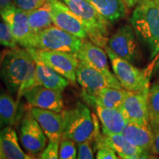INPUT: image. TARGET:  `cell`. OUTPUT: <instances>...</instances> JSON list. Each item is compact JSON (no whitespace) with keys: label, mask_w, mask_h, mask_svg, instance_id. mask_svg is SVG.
Returning a JSON list of instances; mask_svg holds the SVG:
<instances>
[{"label":"cell","mask_w":159,"mask_h":159,"mask_svg":"<svg viewBox=\"0 0 159 159\" xmlns=\"http://www.w3.org/2000/svg\"><path fill=\"white\" fill-rule=\"evenodd\" d=\"M33 58L35 61V75L26 87L25 94L29 89L37 85L63 92L70 83L68 80L52 70L36 57H33Z\"/></svg>","instance_id":"16"},{"label":"cell","mask_w":159,"mask_h":159,"mask_svg":"<svg viewBox=\"0 0 159 159\" xmlns=\"http://www.w3.org/2000/svg\"><path fill=\"white\" fill-rule=\"evenodd\" d=\"M149 120L151 130L159 125V80L150 86L148 95Z\"/></svg>","instance_id":"26"},{"label":"cell","mask_w":159,"mask_h":159,"mask_svg":"<svg viewBox=\"0 0 159 159\" xmlns=\"http://www.w3.org/2000/svg\"><path fill=\"white\" fill-rule=\"evenodd\" d=\"M24 97L31 107L62 112L63 100L61 91L37 85L29 89Z\"/></svg>","instance_id":"15"},{"label":"cell","mask_w":159,"mask_h":159,"mask_svg":"<svg viewBox=\"0 0 159 159\" xmlns=\"http://www.w3.org/2000/svg\"><path fill=\"white\" fill-rule=\"evenodd\" d=\"M51 7L52 23L63 30L83 40L88 39L86 30L76 15L60 0H47Z\"/></svg>","instance_id":"10"},{"label":"cell","mask_w":159,"mask_h":159,"mask_svg":"<svg viewBox=\"0 0 159 159\" xmlns=\"http://www.w3.org/2000/svg\"><path fill=\"white\" fill-rule=\"evenodd\" d=\"M13 4V0H0V11Z\"/></svg>","instance_id":"34"},{"label":"cell","mask_w":159,"mask_h":159,"mask_svg":"<svg viewBox=\"0 0 159 159\" xmlns=\"http://www.w3.org/2000/svg\"><path fill=\"white\" fill-rule=\"evenodd\" d=\"M148 91L149 89L135 92L130 91L123 100L119 109L128 122L150 126L148 105Z\"/></svg>","instance_id":"11"},{"label":"cell","mask_w":159,"mask_h":159,"mask_svg":"<svg viewBox=\"0 0 159 159\" xmlns=\"http://www.w3.org/2000/svg\"><path fill=\"white\" fill-rule=\"evenodd\" d=\"M2 158V150H1V145H0V159Z\"/></svg>","instance_id":"38"},{"label":"cell","mask_w":159,"mask_h":159,"mask_svg":"<svg viewBox=\"0 0 159 159\" xmlns=\"http://www.w3.org/2000/svg\"><path fill=\"white\" fill-rule=\"evenodd\" d=\"M76 77L77 82L82 87V90L91 95L97 94L104 87L117 89H123L120 84L112 82L99 71L81 61H79L77 66Z\"/></svg>","instance_id":"14"},{"label":"cell","mask_w":159,"mask_h":159,"mask_svg":"<svg viewBox=\"0 0 159 159\" xmlns=\"http://www.w3.org/2000/svg\"><path fill=\"white\" fill-rule=\"evenodd\" d=\"M153 74L155 75V77L159 80V59L158 60V61H157L156 65H155L154 66Z\"/></svg>","instance_id":"36"},{"label":"cell","mask_w":159,"mask_h":159,"mask_svg":"<svg viewBox=\"0 0 159 159\" xmlns=\"http://www.w3.org/2000/svg\"><path fill=\"white\" fill-rule=\"evenodd\" d=\"M75 15L80 20L86 30L88 39L95 44L105 49L108 44V21L87 0H63Z\"/></svg>","instance_id":"3"},{"label":"cell","mask_w":159,"mask_h":159,"mask_svg":"<svg viewBox=\"0 0 159 159\" xmlns=\"http://www.w3.org/2000/svg\"><path fill=\"white\" fill-rule=\"evenodd\" d=\"M30 111L49 141L60 142L62 138L63 128L62 114L35 107H31Z\"/></svg>","instance_id":"17"},{"label":"cell","mask_w":159,"mask_h":159,"mask_svg":"<svg viewBox=\"0 0 159 159\" xmlns=\"http://www.w3.org/2000/svg\"><path fill=\"white\" fill-rule=\"evenodd\" d=\"M93 108L102 125L103 134H122L128 122L120 109L104 108L97 105Z\"/></svg>","instance_id":"19"},{"label":"cell","mask_w":159,"mask_h":159,"mask_svg":"<svg viewBox=\"0 0 159 159\" xmlns=\"http://www.w3.org/2000/svg\"><path fill=\"white\" fill-rule=\"evenodd\" d=\"M105 50L110 58L114 74L122 88L130 91H142L150 88V76L134 63L118 56L108 47Z\"/></svg>","instance_id":"6"},{"label":"cell","mask_w":159,"mask_h":159,"mask_svg":"<svg viewBox=\"0 0 159 159\" xmlns=\"http://www.w3.org/2000/svg\"><path fill=\"white\" fill-rule=\"evenodd\" d=\"M75 55L79 61H83L92 68L99 71L112 82L116 84H120L114 74L110 71L108 55L102 47L95 44L90 40L85 39L83 40L80 49Z\"/></svg>","instance_id":"13"},{"label":"cell","mask_w":159,"mask_h":159,"mask_svg":"<svg viewBox=\"0 0 159 159\" xmlns=\"http://www.w3.org/2000/svg\"><path fill=\"white\" fill-rule=\"evenodd\" d=\"M5 52H6V50L2 52H0V68H1L2 62V59H3L4 56H5Z\"/></svg>","instance_id":"37"},{"label":"cell","mask_w":159,"mask_h":159,"mask_svg":"<svg viewBox=\"0 0 159 159\" xmlns=\"http://www.w3.org/2000/svg\"><path fill=\"white\" fill-rule=\"evenodd\" d=\"M74 141L69 139H61L60 141L59 158L75 159L77 158V150Z\"/></svg>","instance_id":"27"},{"label":"cell","mask_w":159,"mask_h":159,"mask_svg":"<svg viewBox=\"0 0 159 159\" xmlns=\"http://www.w3.org/2000/svg\"><path fill=\"white\" fill-rule=\"evenodd\" d=\"M60 142L49 141V144L40 154L41 159H57L59 158Z\"/></svg>","instance_id":"30"},{"label":"cell","mask_w":159,"mask_h":159,"mask_svg":"<svg viewBox=\"0 0 159 159\" xmlns=\"http://www.w3.org/2000/svg\"><path fill=\"white\" fill-rule=\"evenodd\" d=\"M123 1L125 2L128 8H133V7H136L139 0H123Z\"/></svg>","instance_id":"35"},{"label":"cell","mask_w":159,"mask_h":159,"mask_svg":"<svg viewBox=\"0 0 159 159\" xmlns=\"http://www.w3.org/2000/svg\"><path fill=\"white\" fill-rule=\"evenodd\" d=\"M108 47L118 56L134 64L142 62L140 44L131 25H123L108 39Z\"/></svg>","instance_id":"8"},{"label":"cell","mask_w":159,"mask_h":159,"mask_svg":"<svg viewBox=\"0 0 159 159\" xmlns=\"http://www.w3.org/2000/svg\"><path fill=\"white\" fill-rule=\"evenodd\" d=\"M152 144L151 152L159 156V125L152 129Z\"/></svg>","instance_id":"33"},{"label":"cell","mask_w":159,"mask_h":159,"mask_svg":"<svg viewBox=\"0 0 159 159\" xmlns=\"http://www.w3.org/2000/svg\"><path fill=\"white\" fill-rule=\"evenodd\" d=\"M32 55L41 62L62 75L73 85L77 84L76 71L79 59L74 54L65 52L27 48Z\"/></svg>","instance_id":"7"},{"label":"cell","mask_w":159,"mask_h":159,"mask_svg":"<svg viewBox=\"0 0 159 159\" xmlns=\"http://www.w3.org/2000/svg\"><path fill=\"white\" fill-rule=\"evenodd\" d=\"M0 16L10 29L17 43L24 48L27 47L30 38L33 35L28 21L27 12L19 9L12 4L0 11Z\"/></svg>","instance_id":"12"},{"label":"cell","mask_w":159,"mask_h":159,"mask_svg":"<svg viewBox=\"0 0 159 159\" xmlns=\"http://www.w3.org/2000/svg\"><path fill=\"white\" fill-rule=\"evenodd\" d=\"M129 142L144 153L151 156L152 144V131L150 126L128 122L122 132Z\"/></svg>","instance_id":"20"},{"label":"cell","mask_w":159,"mask_h":159,"mask_svg":"<svg viewBox=\"0 0 159 159\" xmlns=\"http://www.w3.org/2000/svg\"><path fill=\"white\" fill-rule=\"evenodd\" d=\"M19 139L23 148L30 156L41 153L47 145V136L32 114L30 109L25 114L21 122Z\"/></svg>","instance_id":"9"},{"label":"cell","mask_w":159,"mask_h":159,"mask_svg":"<svg viewBox=\"0 0 159 159\" xmlns=\"http://www.w3.org/2000/svg\"><path fill=\"white\" fill-rule=\"evenodd\" d=\"M111 25L125 17L127 7L123 0H87Z\"/></svg>","instance_id":"23"},{"label":"cell","mask_w":159,"mask_h":159,"mask_svg":"<svg viewBox=\"0 0 159 159\" xmlns=\"http://www.w3.org/2000/svg\"><path fill=\"white\" fill-rule=\"evenodd\" d=\"M130 22L148 59L154 58L159 54V3L139 0Z\"/></svg>","instance_id":"2"},{"label":"cell","mask_w":159,"mask_h":159,"mask_svg":"<svg viewBox=\"0 0 159 159\" xmlns=\"http://www.w3.org/2000/svg\"><path fill=\"white\" fill-rule=\"evenodd\" d=\"M28 21L30 30L33 33H36L50 27L52 22L51 16V7L49 2L45 3L39 8L27 13Z\"/></svg>","instance_id":"25"},{"label":"cell","mask_w":159,"mask_h":159,"mask_svg":"<svg viewBox=\"0 0 159 159\" xmlns=\"http://www.w3.org/2000/svg\"><path fill=\"white\" fill-rule=\"evenodd\" d=\"M154 1H156V2H157L159 3V0H154Z\"/></svg>","instance_id":"39"},{"label":"cell","mask_w":159,"mask_h":159,"mask_svg":"<svg viewBox=\"0 0 159 159\" xmlns=\"http://www.w3.org/2000/svg\"><path fill=\"white\" fill-rule=\"evenodd\" d=\"M63 128L62 138L69 139L79 144L85 141H92L94 123L90 109L82 102H77L75 107L63 111Z\"/></svg>","instance_id":"4"},{"label":"cell","mask_w":159,"mask_h":159,"mask_svg":"<svg viewBox=\"0 0 159 159\" xmlns=\"http://www.w3.org/2000/svg\"><path fill=\"white\" fill-rule=\"evenodd\" d=\"M103 147H109L118 154L121 158H149L150 156L141 151L127 140L121 134H104Z\"/></svg>","instance_id":"21"},{"label":"cell","mask_w":159,"mask_h":159,"mask_svg":"<svg viewBox=\"0 0 159 159\" xmlns=\"http://www.w3.org/2000/svg\"><path fill=\"white\" fill-rule=\"evenodd\" d=\"M91 141L87 140L77 144V156L78 159L94 158V151L91 146Z\"/></svg>","instance_id":"31"},{"label":"cell","mask_w":159,"mask_h":159,"mask_svg":"<svg viewBox=\"0 0 159 159\" xmlns=\"http://www.w3.org/2000/svg\"><path fill=\"white\" fill-rule=\"evenodd\" d=\"M35 61L27 48L6 50L0 68V77L8 93L16 100L24 97L25 89L35 75Z\"/></svg>","instance_id":"1"},{"label":"cell","mask_w":159,"mask_h":159,"mask_svg":"<svg viewBox=\"0 0 159 159\" xmlns=\"http://www.w3.org/2000/svg\"><path fill=\"white\" fill-rule=\"evenodd\" d=\"M130 91L126 89H117L111 87H104L97 94H89L82 90L81 97L86 104L93 107L99 105L108 108H119Z\"/></svg>","instance_id":"18"},{"label":"cell","mask_w":159,"mask_h":159,"mask_svg":"<svg viewBox=\"0 0 159 159\" xmlns=\"http://www.w3.org/2000/svg\"><path fill=\"white\" fill-rule=\"evenodd\" d=\"M47 0H13V4L19 9L26 12H30L39 8Z\"/></svg>","instance_id":"29"},{"label":"cell","mask_w":159,"mask_h":159,"mask_svg":"<svg viewBox=\"0 0 159 159\" xmlns=\"http://www.w3.org/2000/svg\"><path fill=\"white\" fill-rule=\"evenodd\" d=\"M12 96L10 93L0 91V129L13 126L21 119L20 102Z\"/></svg>","instance_id":"24"},{"label":"cell","mask_w":159,"mask_h":159,"mask_svg":"<svg viewBox=\"0 0 159 159\" xmlns=\"http://www.w3.org/2000/svg\"><path fill=\"white\" fill-rule=\"evenodd\" d=\"M97 159H117L116 152L109 147H102L97 150L96 155Z\"/></svg>","instance_id":"32"},{"label":"cell","mask_w":159,"mask_h":159,"mask_svg":"<svg viewBox=\"0 0 159 159\" xmlns=\"http://www.w3.org/2000/svg\"><path fill=\"white\" fill-rule=\"evenodd\" d=\"M17 44L9 26L5 21L0 22V45L13 49L16 48Z\"/></svg>","instance_id":"28"},{"label":"cell","mask_w":159,"mask_h":159,"mask_svg":"<svg viewBox=\"0 0 159 159\" xmlns=\"http://www.w3.org/2000/svg\"><path fill=\"white\" fill-rule=\"evenodd\" d=\"M0 145L3 159L33 158L20 147L17 134L12 126L5 127L0 130Z\"/></svg>","instance_id":"22"},{"label":"cell","mask_w":159,"mask_h":159,"mask_svg":"<svg viewBox=\"0 0 159 159\" xmlns=\"http://www.w3.org/2000/svg\"><path fill=\"white\" fill-rule=\"evenodd\" d=\"M83 40L56 26H50L33 33L26 48L61 51L75 55L83 44Z\"/></svg>","instance_id":"5"}]
</instances>
